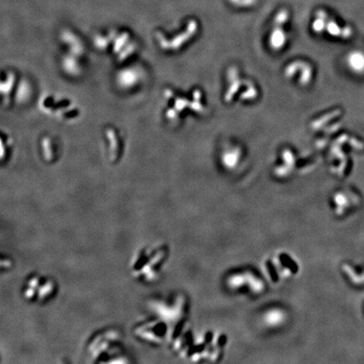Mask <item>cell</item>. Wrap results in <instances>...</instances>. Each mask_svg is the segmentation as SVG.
<instances>
[{
	"mask_svg": "<svg viewBox=\"0 0 364 364\" xmlns=\"http://www.w3.org/2000/svg\"><path fill=\"white\" fill-rule=\"evenodd\" d=\"M225 284L229 291L250 297L262 295L266 289L264 278L250 269H239L228 273Z\"/></svg>",
	"mask_w": 364,
	"mask_h": 364,
	"instance_id": "1",
	"label": "cell"
},
{
	"mask_svg": "<svg viewBox=\"0 0 364 364\" xmlns=\"http://www.w3.org/2000/svg\"><path fill=\"white\" fill-rule=\"evenodd\" d=\"M265 273L272 282H284L299 272L297 261L286 252H278L265 261Z\"/></svg>",
	"mask_w": 364,
	"mask_h": 364,
	"instance_id": "2",
	"label": "cell"
},
{
	"mask_svg": "<svg viewBox=\"0 0 364 364\" xmlns=\"http://www.w3.org/2000/svg\"><path fill=\"white\" fill-rule=\"evenodd\" d=\"M287 318L288 316L284 310L280 308H272L267 310V311L262 315L261 320L267 327L276 329L282 326Z\"/></svg>",
	"mask_w": 364,
	"mask_h": 364,
	"instance_id": "3",
	"label": "cell"
},
{
	"mask_svg": "<svg viewBox=\"0 0 364 364\" xmlns=\"http://www.w3.org/2000/svg\"><path fill=\"white\" fill-rule=\"evenodd\" d=\"M350 68L356 73H363L364 71V53L356 51L350 53L348 57Z\"/></svg>",
	"mask_w": 364,
	"mask_h": 364,
	"instance_id": "4",
	"label": "cell"
},
{
	"mask_svg": "<svg viewBox=\"0 0 364 364\" xmlns=\"http://www.w3.org/2000/svg\"><path fill=\"white\" fill-rule=\"evenodd\" d=\"M285 41V35L282 32V30L280 28H276V30L273 31V36H272V42L273 45L275 46H279L284 43Z\"/></svg>",
	"mask_w": 364,
	"mask_h": 364,
	"instance_id": "5",
	"label": "cell"
},
{
	"mask_svg": "<svg viewBox=\"0 0 364 364\" xmlns=\"http://www.w3.org/2000/svg\"><path fill=\"white\" fill-rule=\"evenodd\" d=\"M288 19V12L286 10H282L278 13V15H276V21L275 23L276 24H282L283 23H285L286 21Z\"/></svg>",
	"mask_w": 364,
	"mask_h": 364,
	"instance_id": "6",
	"label": "cell"
},
{
	"mask_svg": "<svg viewBox=\"0 0 364 364\" xmlns=\"http://www.w3.org/2000/svg\"><path fill=\"white\" fill-rule=\"evenodd\" d=\"M327 30L332 35H339L341 32L340 28H339V26L337 24H335L334 22L328 23Z\"/></svg>",
	"mask_w": 364,
	"mask_h": 364,
	"instance_id": "7",
	"label": "cell"
},
{
	"mask_svg": "<svg viewBox=\"0 0 364 364\" xmlns=\"http://www.w3.org/2000/svg\"><path fill=\"white\" fill-rule=\"evenodd\" d=\"M313 26L316 31H321L325 28V20L323 18H318L315 22Z\"/></svg>",
	"mask_w": 364,
	"mask_h": 364,
	"instance_id": "8",
	"label": "cell"
},
{
	"mask_svg": "<svg viewBox=\"0 0 364 364\" xmlns=\"http://www.w3.org/2000/svg\"><path fill=\"white\" fill-rule=\"evenodd\" d=\"M256 0H238L234 4H237L239 6H250L255 3Z\"/></svg>",
	"mask_w": 364,
	"mask_h": 364,
	"instance_id": "9",
	"label": "cell"
},
{
	"mask_svg": "<svg viewBox=\"0 0 364 364\" xmlns=\"http://www.w3.org/2000/svg\"><path fill=\"white\" fill-rule=\"evenodd\" d=\"M229 1H230L231 3H235L238 0H229Z\"/></svg>",
	"mask_w": 364,
	"mask_h": 364,
	"instance_id": "10",
	"label": "cell"
}]
</instances>
